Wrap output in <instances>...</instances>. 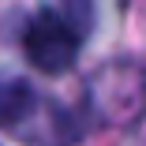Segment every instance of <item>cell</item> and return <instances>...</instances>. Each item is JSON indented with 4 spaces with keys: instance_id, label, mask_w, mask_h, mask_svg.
Masks as SVG:
<instances>
[{
    "instance_id": "obj_1",
    "label": "cell",
    "mask_w": 146,
    "mask_h": 146,
    "mask_svg": "<svg viewBox=\"0 0 146 146\" xmlns=\"http://www.w3.org/2000/svg\"><path fill=\"white\" fill-rule=\"evenodd\" d=\"M90 23V11H86V0H68L64 11H38L26 26V56L30 64H38L49 75H60L75 64L79 45H82V30Z\"/></svg>"
},
{
    "instance_id": "obj_2",
    "label": "cell",
    "mask_w": 146,
    "mask_h": 146,
    "mask_svg": "<svg viewBox=\"0 0 146 146\" xmlns=\"http://www.w3.org/2000/svg\"><path fill=\"white\" fill-rule=\"evenodd\" d=\"M30 109H34V90L26 82H19V79L0 82V127L19 124Z\"/></svg>"
}]
</instances>
